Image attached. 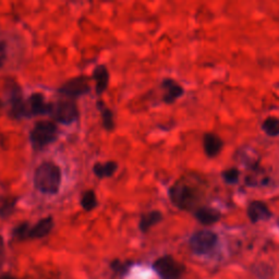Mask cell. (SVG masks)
I'll list each match as a JSON object with an SVG mask.
<instances>
[{"label":"cell","mask_w":279,"mask_h":279,"mask_svg":"<svg viewBox=\"0 0 279 279\" xmlns=\"http://www.w3.org/2000/svg\"><path fill=\"white\" fill-rule=\"evenodd\" d=\"M204 186L205 182L199 176L182 177L170 188L169 198L178 208L196 210L205 197Z\"/></svg>","instance_id":"1"},{"label":"cell","mask_w":279,"mask_h":279,"mask_svg":"<svg viewBox=\"0 0 279 279\" xmlns=\"http://www.w3.org/2000/svg\"><path fill=\"white\" fill-rule=\"evenodd\" d=\"M61 183L60 168L51 161H45L38 167L34 175V184L43 193L55 194L59 191Z\"/></svg>","instance_id":"2"},{"label":"cell","mask_w":279,"mask_h":279,"mask_svg":"<svg viewBox=\"0 0 279 279\" xmlns=\"http://www.w3.org/2000/svg\"><path fill=\"white\" fill-rule=\"evenodd\" d=\"M56 136L57 127L55 123L49 121H40L35 125L31 133V141L35 147H44L50 144Z\"/></svg>","instance_id":"3"},{"label":"cell","mask_w":279,"mask_h":279,"mask_svg":"<svg viewBox=\"0 0 279 279\" xmlns=\"http://www.w3.org/2000/svg\"><path fill=\"white\" fill-rule=\"evenodd\" d=\"M217 235L210 230H199L190 239V246L194 253L206 254L212 251L217 243Z\"/></svg>","instance_id":"4"},{"label":"cell","mask_w":279,"mask_h":279,"mask_svg":"<svg viewBox=\"0 0 279 279\" xmlns=\"http://www.w3.org/2000/svg\"><path fill=\"white\" fill-rule=\"evenodd\" d=\"M50 114L59 122L70 123L78 117V108L71 101H60L52 105Z\"/></svg>","instance_id":"5"},{"label":"cell","mask_w":279,"mask_h":279,"mask_svg":"<svg viewBox=\"0 0 279 279\" xmlns=\"http://www.w3.org/2000/svg\"><path fill=\"white\" fill-rule=\"evenodd\" d=\"M154 268L161 277L166 279H175L181 274L182 266L170 256L160 257L154 263Z\"/></svg>","instance_id":"6"},{"label":"cell","mask_w":279,"mask_h":279,"mask_svg":"<svg viewBox=\"0 0 279 279\" xmlns=\"http://www.w3.org/2000/svg\"><path fill=\"white\" fill-rule=\"evenodd\" d=\"M52 105L45 102L44 96L41 94H34L28 101L24 102L23 116H38L44 115L51 112Z\"/></svg>","instance_id":"7"},{"label":"cell","mask_w":279,"mask_h":279,"mask_svg":"<svg viewBox=\"0 0 279 279\" xmlns=\"http://www.w3.org/2000/svg\"><path fill=\"white\" fill-rule=\"evenodd\" d=\"M246 214L251 223L253 224L270 219L273 216V213L268 208L267 204L263 201H259V199H254V201H251L249 203L246 207Z\"/></svg>","instance_id":"8"},{"label":"cell","mask_w":279,"mask_h":279,"mask_svg":"<svg viewBox=\"0 0 279 279\" xmlns=\"http://www.w3.org/2000/svg\"><path fill=\"white\" fill-rule=\"evenodd\" d=\"M224 147V141L219 135L213 132L205 133L203 136V149L208 159H215L220 154Z\"/></svg>","instance_id":"9"},{"label":"cell","mask_w":279,"mask_h":279,"mask_svg":"<svg viewBox=\"0 0 279 279\" xmlns=\"http://www.w3.org/2000/svg\"><path fill=\"white\" fill-rule=\"evenodd\" d=\"M89 84L85 77H79L72 79L69 82H67L64 86L60 88V92L69 96H78L88 92Z\"/></svg>","instance_id":"10"},{"label":"cell","mask_w":279,"mask_h":279,"mask_svg":"<svg viewBox=\"0 0 279 279\" xmlns=\"http://www.w3.org/2000/svg\"><path fill=\"white\" fill-rule=\"evenodd\" d=\"M220 212L218 209L208 207V206H199L198 209L194 210V217L197 218L199 223L204 226H209L217 223L220 219Z\"/></svg>","instance_id":"11"},{"label":"cell","mask_w":279,"mask_h":279,"mask_svg":"<svg viewBox=\"0 0 279 279\" xmlns=\"http://www.w3.org/2000/svg\"><path fill=\"white\" fill-rule=\"evenodd\" d=\"M162 88H164L165 94H164V102L167 104H172L175 103L178 98L182 96L184 93L183 87L180 84L177 83L176 81L171 80V79H166L162 81L161 84Z\"/></svg>","instance_id":"12"},{"label":"cell","mask_w":279,"mask_h":279,"mask_svg":"<svg viewBox=\"0 0 279 279\" xmlns=\"http://www.w3.org/2000/svg\"><path fill=\"white\" fill-rule=\"evenodd\" d=\"M52 226H54V223H52V219L50 217L41 219L40 222L36 224L32 229L29 230V238L32 239L43 238V237L47 236L50 233Z\"/></svg>","instance_id":"13"},{"label":"cell","mask_w":279,"mask_h":279,"mask_svg":"<svg viewBox=\"0 0 279 279\" xmlns=\"http://www.w3.org/2000/svg\"><path fill=\"white\" fill-rule=\"evenodd\" d=\"M94 80L96 82V93L98 95L107 88L108 81H109V75L106 68L104 66H98L95 71H94Z\"/></svg>","instance_id":"14"},{"label":"cell","mask_w":279,"mask_h":279,"mask_svg":"<svg viewBox=\"0 0 279 279\" xmlns=\"http://www.w3.org/2000/svg\"><path fill=\"white\" fill-rule=\"evenodd\" d=\"M162 219V215L159 210H153V212L144 215L142 217L141 222H140V228L143 233H146L153 226L159 224L160 220Z\"/></svg>","instance_id":"15"},{"label":"cell","mask_w":279,"mask_h":279,"mask_svg":"<svg viewBox=\"0 0 279 279\" xmlns=\"http://www.w3.org/2000/svg\"><path fill=\"white\" fill-rule=\"evenodd\" d=\"M262 130L271 138H276L279 135V118L270 116V117L263 120Z\"/></svg>","instance_id":"16"},{"label":"cell","mask_w":279,"mask_h":279,"mask_svg":"<svg viewBox=\"0 0 279 279\" xmlns=\"http://www.w3.org/2000/svg\"><path fill=\"white\" fill-rule=\"evenodd\" d=\"M117 169V164L115 161H107L105 164H96L94 167V172L98 178L112 177Z\"/></svg>","instance_id":"17"},{"label":"cell","mask_w":279,"mask_h":279,"mask_svg":"<svg viewBox=\"0 0 279 279\" xmlns=\"http://www.w3.org/2000/svg\"><path fill=\"white\" fill-rule=\"evenodd\" d=\"M223 180L228 184H235L239 181L240 178V170L237 167H231L228 169H225L222 172Z\"/></svg>","instance_id":"18"},{"label":"cell","mask_w":279,"mask_h":279,"mask_svg":"<svg viewBox=\"0 0 279 279\" xmlns=\"http://www.w3.org/2000/svg\"><path fill=\"white\" fill-rule=\"evenodd\" d=\"M97 201H96V196L93 191H87L84 193L81 199V205L82 207L85 210H91L96 206Z\"/></svg>","instance_id":"19"},{"label":"cell","mask_w":279,"mask_h":279,"mask_svg":"<svg viewBox=\"0 0 279 279\" xmlns=\"http://www.w3.org/2000/svg\"><path fill=\"white\" fill-rule=\"evenodd\" d=\"M15 203H17V201H15V199L13 198L3 199L1 205H0V216H2V217H7V216L11 214L14 208Z\"/></svg>","instance_id":"20"},{"label":"cell","mask_w":279,"mask_h":279,"mask_svg":"<svg viewBox=\"0 0 279 279\" xmlns=\"http://www.w3.org/2000/svg\"><path fill=\"white\" fill-rule=\"evenodd\" d=\"M102 116H103V122L105 128L110 130L114 128V119L113 114L108 108H102Z\"/></svg>","instance_id":"21"},{"label":"cell","mask_w":279,"mask_h":279,"mask_svg":"<svg viewBox=\"0 0 279 279\" xmlns=\"http://www.w3.org/2000/svg\"><path fill=\"white\" fill-rule=\"evenodd\" d=\"M14 235L19 237V238H21V239H24L25 237H29L28 225L24 224V225L19 226V227L14 230Z\"/></svg>","instance_id":"22"},{"label":"cell","mask_w":279,"mask_h":279,"mask_svg":"<svg viewBox=\"0 0 279 279\" xmlns=\"http://www.w3.org/2000/svg\"><path fill=\"white\" fill-rule=\"evenodd\" d=\"M7 51H6V44L4 41L0 39V68L2 67L4 60H6Z\"/></svg>","instance_id":"23"},{"label":"cell","mask_w":279,"mask_h":279,"mask_svg":"<svg viewBox=\"0 0 279 279\" xmlns=\"http://www.w3.org/2000/svg\"><path fill=\"white\" fill-rule=\"evenodd\" d=\"M2 245H3V241H2V238H1V237H0V249H1Z\"/></svg>","instance_id":"24"},{"label":"cell","mask_w":279,"mask_h":279,"mask_svg":"<svg viewBox=\"0 0 279 279\" xmlns=\"http://www.w3.org/2000/svg\"><path fill=\"white\" fill-rule=\"evenodd\" d=\"M0 279H12V278H10V277H2V278H0Z\"/></svg>","instance_id":"25"}]
</instances>
